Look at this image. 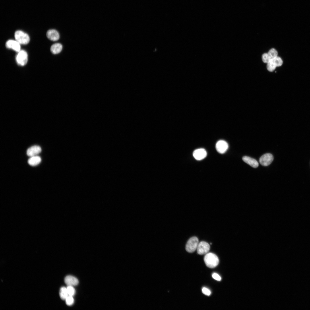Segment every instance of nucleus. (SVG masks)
I'll return each mask as SVG.
<instances>
[{"instance_id":"obj_9","label":"nucleus","mask_w":310,"mask_h":310,"mask_svg":"<svg viewBox=\"0 0 310 310\" xmlns=\"http://www.w3.org/2000/svg\"><path fill=\"white\" fill-rule=\"evenodd\" d=\"M5 46L8 48L12 49L17 52L20 51V44L16 40H9L7 41Z\"/></svg>"},{"instance_id":"obj_11","label":"nucleus","mask_w":310,"mask_h":310,"mask_svg":"<svg viewBox=\"0 0 310 310\" xmlns=\"http://www.w3.org/2000/svg\"><path fill=\"white\" fill-rule=\"evenodd\" d=\"M46 35L48 38L53 41H57L59 38V33L56 30L54 29L49 30H48L47 32Z\"/></svg>"},{"instance_id":"obj_18","label":"nucleus","mask_w":310,"mask_h":310,"mask_svg":"<svg viewBox=\"0 0 310 310\" xmlns=\"http://www.w3.org/2000/svg\"><path fill=\"white\" fill-rule=\"evenodd\" d=\"M276 67L272 60H271L267 63V68L268 70L270 71H273Z\"/></svg>"},{"instance_id":"obj_3","label":"nucleus","mask_w":310,"mask_h":310,"mask_svg":"<svg viewBox=\"0 0 310 310\" xmlns=\"http://www.w3.org/2000/svg\"><path fill=\"white\" fill-rule=\"evenodd\" d=\"M14 36L16 40L20 44H26L29 42L30 38L28 35L22 31H16Z\"/></svg>"},{"instance_id":"obj_24","label":"nucleus","mask_w":310,"mask_h":310,"mask_svg":"<svg viewBox=\"0 0 310 310\" xmlns=\"http://www.w3.org/2000/svg\"><path fill=\"white\" fill-rule=\"evenodd\" d=\"M212 278L215 280L217 281H220L221 280V277L217 274L214 273L212 275Z\"/></svg>"},{"instance_id":"obj_12","label":"nucleus","mask_w":310,"mask_h":310,"mask_svg":"<svg viewBox=\"0 0 310 310\" xmlns=\"http://www.w3.org/2000/svg\"><path fill=\"white\" fill-rule=\"evenodd\" d=\"M64 281L67 286H72L77 285L79 282L78 279L76 278L71 275L67 276L65 278Z\"/></svg>"},{"instance_id":"obj_13","label":"nucleus","mask_w":310,"mask_h":310,"mask_svg":"<svg viewBox=\"0 0 310 310\" xmlns=\"http://www.w3.org/2000/svg\"><path fill=\"white\" fill-rule=\"evenodd\" d=\"M243 160L251 167L256 168L259 165L257 161L255 159L250 157L245 156L242 158Z\"/></svg>"},{"instance_id":"obj_10","label":"nucleus","mask_w":310,"mask_h":310,"mask_svg":"<svg viewBox=\"0 0 310 310\" xmlns=\"http://www.w3.org/2000/svg\"><path fill=\"white\" fill-rule=\"evenodd\" d=\"M41 151V149L38 146H34L29 148L27 151V154L30 157L35 156Z\"/></svg>"},{"instance_id":"obj_7","label":"nucleus","mask_w":310,"mask_h":310,"mask_svg":"<svg viewBox=\"0 0 310 310\" xmlns=\"http://www.w3.org/2000/svg\"><path fill=\"white\" fill-rule=\"evenodd\" d=\"M228 147V143L223 140L218 141L216 145L217 151L220 154H224L227 150Z\"/></svg>"},{"instance_id":"obj_23","label":"nucleus","mask_w":310,"mask_h":310,"mask_svg":"<svg viewBox=\"0 0 310 310\" xmlns=\"http://www.w3.org/2000/svg\"><path fill=\"white\" fill-rule=\"evenodd\" d=\"M202 291V293L206 295L209 296L211 294V292L210 290L206 288L203 287Z\"/></svg>"},{"instance_id":"obj_20","label":"nucleus","mask_w":310,"mask_h":310,"mask_svg":"<svg viewBox=\"0 0 310 310\" xmlns=\"http://www.w3.org/2000/svg\"><path fill=\"white\" fill-rule=\"evenodd\" d=\"M67 292L69 296H73L75 294V290L73 286H67L66 287Z\"/></svg>"},{"instance_id":"obj_17","label":"nucleus","mask_w":310,"mask_h":310,"mask_svg":"<svg viewBox=\"0 0 310 310\" xmlns=\"http://www.w3.org/2000/svg\"><path fill=\"white\" fill-rule=\"evenodd\" d=\"M268 54L271 60L274 59L278 56L277 51L274 48L270 49Z\"/></svg>"},{"instance_id":"obj_15","label":"nucleus","mask_w":310,"mask_h":310,"mask_svg":"<svg viewBox=\"0 0 310 310\" xmlns=\"http://www.w3.org/2000/svg\"><path fill=\"white\" fill-rule=\"evenodd\" d=\"M41 158L38 156L31 157L28 160V164L32 166H35L38 164L41 161Z\"/></svg>"},{"instance_id":"obj_21","label":"nucleus","mask_w":310,"mask_h":310,"mask_svg":"<svg viewBox=\"0 0 310 310\" xmlns=\"http://www.w3.org/2000/svg\"><path fill=\"white\" fill-rule=\"evenodd\" d=\"M65 301L66 304L69 306L72 305L74 302L73 296L69 295L66 299Z\"/></svg>"},{"instance_id":"obj_8","label":"nucleus","mask_w":310,"mask_h":310,"mask_svg":"<svg viewBox=\"0 0 310 310\" xmlns=\"http://www.w3.org/2000/svg\"><path fill=\"white\" fill-rule=\"evenodd\" d=\"M207 155L206 151L202 148L195 150L193 153V156L197 160H201L204 158Z\"/></svg>"},{"instance_id":"obj_14","label":"nucleus","mask_w":310,"mask_h":310,"mask_svg":"<svg viewBox=\"0 0 310 310\" xmlns=\"http://www.w3.org/2000/svg\"><path fill=\"white\" fill-rule=\"evenodd\" d=\"M62 49V46L60 43H56L52 45L50 49L51 52L55 54L60 53Z\"/></svg>"},{"instance_id":"obj_16","label":"nucleus","mask_w":310,"mask_h":310,"mask_svg":"<svg viewBox=\"0 0 310 310\" xmlns=\"http://www.w3.org/2000/svg\"><path fill=\"white\" fill-rule=\"evenodd\" d=\"M59 296L62 299L65 300L69 296L66 287H62L61 288L59 291Z\"/></svg>"},{"instance_id":"obj_5","label":"nucleus","mask_w":310,"mask_h":310,"mask_svg":"<svg viewBox=\"0 0 310 310\" xmlns=\"http://www.w3.org/2000/svg\"><path fill=\"white\" fill-rule=\"evenodd\" d=\"M16 60L18 65L22 66L25 65L28 61V55L27 53L24 50L19 51L16 56Z\"/></svg>"},{"instance_id":"obj_19","label":"nucleus","mask_w":310,"mask_h":310,"mask_svg":"<svg viewBox=\"0 0 310 310\" xmlns=\"http://www.w3.org/2000/svg\"><path fill=\"white\" fill-rule=\"evenodd\" d=\"M272 60L276 67L280 66H281L282 64V60L281 58L280 57L277 56L276 58Z\"/></svg>"},{"instance_id":"obj_4","label":"nucleus","mask_w":310,"mask_h":310,"mask_svg":"<svg viewBox=\"0 0 310 310\" xmlns=\"http://www.w3.org/2000/svg\"><path fill=\"white\" fill-rule=\"evenodd\" d=\"M210 249L209 244L207 242L202 241L199 243L197 248V253L200 255L206 254L209 251Z\"/></svg>"},{"instance_id":"obj_1","label":"nucleus","mask_w":310,"mask_h":310,"mask_svg":"<svg viewBox=\"0 0 310 310\" xmlns=\"http://www.w3.org/2000/svg\"><path fill=\"white\" fill-rule=\"evenodd\" d=\"M204 260L206 266L211 268L216 267L219 262V260L217 256L211 253H208L206 254Z\"/></svg>"},{"instance_id":"obj_2","label":"nucleus","mask_w":310,"mask_h":310,"mask_svg":"<svg viewBox=\"0 0 310 310\" xmlns=\"http://www.w3.org/2000/svg\"><path fill=\"white\" fill-rule=\"evenodd\" d=\"M199 240L196 237L190 238L187 241L185 246L186 251L189 253H193L197 249L199 244Z\"/></svg>"},{"instance_id":"obj_22","label":"nucleus","mask_w":310,"mask_h":310,"mask_svg":"<svg viewBox=\"0 0 310 310\" xmlns=\"http://www.w3.org/2000/svg\"><path fill=\"white\" fill-rule=\"evenodd\" d=\"M262 59L264 63H267L271 60L268 53H264L262 55Z\"/></svg>"},{"instance_id":"obj_6","label":"nucleus","mask_w":310,"mask_h":310,"mask_svg":"<svg viewBox=\"0 0 310 310\" xmlns=\"http://www.w3.org/2000/svg\"><path fill=\"white\" fill-rule=\"evenodd\" d=\"M274 159L273 155L270 153L265 154L262 156L260 158L259 162L262 166H267L269 165Z\"/></svg>"}]
</instances>
